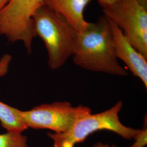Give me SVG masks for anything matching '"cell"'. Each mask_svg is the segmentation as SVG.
<instances>
[{
    "label": "cell",
    "instance_id": "obj_1",
    "mask_svg": "<svg viewBox=\"0 0 147 147\" xmlns=\"http://www.w3.org/2000/svg\"><path fill=\"white\" fill-rule=\"evenodd\" d=\"M74 63L92 71L125 76L127 73L118 62L112 44L109 20L101 16L96 22H88L79 33Z\"/></svg>",
    "mask_w": 147,
    "mask_h": 147
},
{
    "label": "cell",
    "instance_id": "obj_2",
    "mask_svg": "<svg viewBox=\"0 0 147 147\" xmlns=\"http://www.w3.org/2000/svg\"><path fill=\"white\" fill-rule=\"evenodd\" d=\"M32 22L36 36L42 39L47 50L49 67L53 70L60 68L75 52L79 32L45 5L36 11Z\"/></svg>",
    "mask_w": 147,
    "mask_h": 147
},
{
    "label": "cell",
    "instance_id": "obj_3",
    "mask_svg": "<svg viewBox=\"0 0 147 147\" xmlns=\"http://www.w3.org/2000/svg\"><path fill=\"white\" fill-rule=\"evenodd\" d=\"M123 106V102L119 100L107 110L92 113L81 118L67 131L61 134L49 132L47 136L53 140V147H75L92 134L101 130L113 132L126 140L134 138L140 129L125 126L121 122L119 114Z\"/></svg>",
    "mask_w": 147,
    "mask_h": 147
},
{
    "label": "cell",
    "instance_id": "obj_4",
    "mask_svg": "<svg viewBox=\"0 0 147 147\" xmlns=\"http://www.w3.org/2000/svg\"><path fill=\"white\" fill-rule=\"evenodd\" d=\"M17 113L27 128L49 129L61 134L67 131L76 121L92 112L88 106H73L65 101L39 105L30 110L17 109Z\"/></svg>",
    "mask_w": 147,
    "mask_h": 147
},
{
    "label": "cell",
    "instance_id": "obj_5",
    "mask_svg": "<svg viewBox=\"0 0 147 147\" xmlns=\"http://www.w3.org/2000/svg\"><path fill=\"white\" fill-rule=\"evenodd\" d=\"M45 0H9L0 12V34L11 42H22L28 53L36 37L32 16Z\"/></svg>",
    "mask_w": 147,
    "mask_h": 147
},
{
    "label": "cell",
    "instance_id": "obj_6",
    "mask_svg": "<svg viewBox=\"0 0 147 147\" xmlns=\"http://www.w3.org/2000/svg\"><path fill=\"white\" fill-rule=\"evenodd\" d=\"M102 11L132 47L147 59V9L137 0H118Z\"/></svg>",
    "mask_w": 147,
    "mask_h": 147
},
{
    "label": "cell",
    "instance_id": "obj_7",
    "mask_svg": "<svg viewBox=\"0 0 147 147\" xmlns=\"http://www.w3.org/2000/svg\"><path fill=\"white\" fill-rule=\"evenodd\" d=\"M107 19L117 58L126 64L134 76L141 80L147 88V59L132 47L121 29L113 22Z\"/></svg>",
    "mask_w": 147,
    "mask_h": 147
},
{
    "label": "cell",
    "instance_id": "obj_8",
    "mask_svg": "<svg viewBox=\"0 0 147 147\" xmlns=\"http://www.w3.org/2000/svg\"><path fill=\"white\" fill-rule=\"evenodd\" d=\"M90 0H45L44 5L62 16L80 32L87 25L84 20V9Z\"/></svg>",
    "mask_w": 147,
    "mask_h": 147
},
{
    "label": "cell",
    "instance_id": "obj_9",
    "mask_svg": "<svg viewBox=\"0 0 147 147\" xmlns=\"http://www.w3.org/2000/svg\"><path fill=\"white\" fill-rule=\"evenodd\" d=\"M11 56L5 55L0 61V76L8 71ZM0 123L1 126L9 132L22 133L28 128L22 123L17 113V109L7 105L0 101Z\"/></svg>",
    "mask_w": 147,
    "mask_h": 147
},
{
    "label": "cell",
    "instance_id": "obj_10",
    "mask_svg": "<svg viewBox=\"0 0 147 147\" xmlns=\"http://www.w3.org/2000/svg\"><path fill=\"white\" fill-rule=\"evenodd\" d=\"M0 147H28L27 138L22 133L0 134Z\"/></svg>",
    "mask_w": 147,
    "mask_h": 147
},
{
    "label": "cell",
    "instance_id": "obj_11",
    "mask_svg": "<svg viewBox=\"0 0 147 147\" xmlns=\"http://www.w3.org/2000/svg\"><path fill=\"white\" fill-rule=\"evenodd\" d=\"M134 139L135 141L130 147H144L147 144V127L140 129Z\"/></svg>",
    "mask_w": 147,
    "mask_h": 147
},
{
    "label": "cell",
    "instance_id": "obj_12",
    "mask_svg": "<svg viewBox=\"0 0 147 147\" xmlns=\"http://www.w3.org/2000/svg\"><path fill=\"white\" fill-rule=\"evenodd\" d=\"M118 0H98L102 9L109 8L115 4Z\"/></svg>",
    "mask_w": 147,
    "mask_h": 147
},
{
    "label": "cell",
    "instance_id": "obj_13",
    "mask_svg": "<svg viewBox=\"0 0 147 147\" xmlns=\"http://www.w3.org/2000/svg\"><path fill=\"white\" fill-rule=\"evenodd\" d=\"M93 147H118L117 146H116L115 144H113V145H109L108 144H106V143H104L102 142H97L95 144H94Z\"/></svg>",
    "mask_w": 147,
    "mask_h": 147
},
{
    "label": "cell",
    "instance_id": "obj_14",
    "mask_svg": "<svg viewBox=\"0 0 147 147\" xmlns=\"http://www.w3.org/2000/svg\"><path fill=\"white\" fill-rule=\"evenodd\" d=\"M8 1L9 0H0V12L3 9Z\"/></svg>",
    "mask_w": 147,
    "mask_h": 147
},
{
    "label": "cell",
    "instance_id": "obj_15",
    "mask_svg": "<svg viewBox=\"0 0 147 147\" xmlns=\"http://www.w3.org/2000/svg\"><path fill=\"white\" fill-rule=\"evenodd\" d=\"M142 6L147 9V0H137Z\"/></svg>",
    "mask_w": 147,
    "mask_h": 147
}]
</instances>
